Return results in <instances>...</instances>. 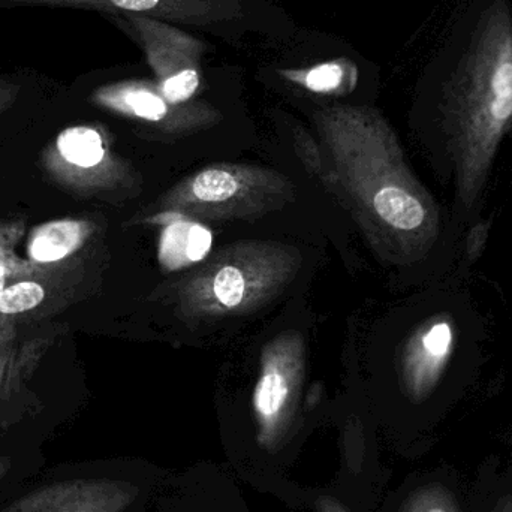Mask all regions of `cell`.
Segmentation results:
<instances>
[{"label":"cell","instance_id":"6da1fadb","mask_svg":"<svg viewBox=\"0 0 512 512\" xmlns=\"http://www.w3.org/2000/svg\"><path fill=\"white\" fill-rule=\"evenodd\" d=\"M512 123V23L505 5L487 14L445 105L457 209L472 212L483 195L499 144Z\"/></svg>","mask_w":512,"mask_h":512},{"label":"cell","instance_id":"7a4b0ae2","mask_svg":"<svg viewBox=\"0 0 512 512\" xmlns=\"http://www.w3.org/2000/svg\"><path fill=\"white\" fill-rule=\"evenodd\" d=\"M134 30L170 104L188 102L201 86V59L207 45L170 21L146 15H123Z\"/></svg>","mask_w":512,"mask_h":512},{"label":"cell","instance_id":"3957f363","mask_svg":"<svg viewBox=\"0 0 512 512\" xmlns=\"http://www.w3.org/2000/svg\"><path fill=\"white\" fill-rule=\"evenodd\" d=\"M456 348V328L450 318L432 319L412 339L405 358V387L415 402L435 393Z\"/></svg>","mask_w":512,"mask_h":512},{"label":"cell","instance_id":"277c9868","mask_svg":"<svg viewBox=\"0 0 512 512\" xmlns=\"http://www.w3.org/2000/svg\"><path fill=\"white\" fill-rule=\"evenodd\" d=\"M74 8L135 14L176 23H230L243 17L240 0H74Z\"/></svg>","mask_w":512,"mask_h":512},{"label":"cell","instance_id":"5b68a950","mask_svg":"<svg viewBox=\"0 0 512 512\" xmlns=\"http://www.w3.org/2000/svg\"><path fill=\"white\" fill-rule=\"evenodd\" d=\"M98 98L102 104L114 110L153 123L164 122L170 116V107L173 105L162 95L158 84L155 86L147 81H123L102 87Z\"/></svg>","mask_w":512,"mask_h":512},{"label":"cell","instance_id":"8992f818","mask_svg":"<svg viewBox=\"0 0 512 512\" xmlns=\"http://www.w3.org/2000/svg\"><path fill=\"white\" fill-rule=\"evenodd\" d=\"M212 242V233L206 227L180 219L165 227L159 242V261L168 270L188 267L209 254Z\"/></svg>","mask_w":512,"mask_h":512},{"label":"cell","instance_id":"52a82bcc","mask_svg":"<svg viewBox=\"0 0 512 512\" xmlns=\"http://www.w3.org/2000/svg\"><path fill=\"white\" fill-rule=\"evenodd\" d=\"M280 74L304 89L315 93H334L343 87L354 86L357 68L348 59H336L304 69H282Z\"/></svg>","mask_w":512,"mask_h":512},{"label":"cell","instance_id":"ba28073f","mask_svg":"<svg viewBox=\"0 0 512 512\" xmlns=\"http://www.w3.org/2000/svg\"><path fill=\"white\" fill-rule=\"evenodd\" d=\"M83 239L84 227L78 222H53L36 230L30 240L29 254L38 262L60 261L77 251Z\"/></svg>","mask_w":512,"mask_h":512},{"label":"cell","instance_id":"9c48e42d","mask_svg":"<svg viewBox=\"0 0 512 512\" xmlns=\"http://www.w3.org/2000/svg\"><path fill=\"white\" fill-rule=\"evenodd\" d=\"M454 481L433 480L412 490L399 512H468Z\"/></svg>","mask_w":512,"mask_h":512},{"label":"cell","instance_id":"30bf717a","mask_svg":"<svg viewBox=\"0 0 512 512\" xmlns=\"http://www.w3.org/2000/svg\"><path fill=\"white\" fill-rule=\"evenodd\" d=\"M60 155L81 168H92L104 159L105 150L101 135L95 129L69 128L57 138Z\"/></svg>","mask_w":512,"mask_h":512},{"label":"cell","instance_id":"8fae6325","mask_svg":"<svg viewBox=\"0 0 512 512\" xmlns=\"http://www.w3.org/2000/svg\"><path fill=\"white\" fill-rule=\"evenodd\" d=\"M239 182L233 174L224 170H209L197 176L192 183V192L198 200L206 203H221L236 195Z\"/></svg>","mask_w":512,"mask_h":512},{"label":"cell","instance_id":"7c38bea8","mask_svg":"<svg viewBox=\"0 0 512 512\" xmlns=\"http://www.w3.org/2000/svg\"><path fill=\"white\" fill-rule=\"evenodd\" d=\"M480 502L474 501L472 512H512V466L502 475L487 478Z\"/></svg>","mask_w":512,"mask_h":512},{"label":"cell","instance_id":"4fadbf2b","mask_svg":"<svg viewBox=\"0 0 512 512\" xmlns=\"http://www.w3.org/2000/svg\"><path fill=\"white\" fill-rule=\"evenodd\" d=\"M44 288L35 282H20L0 292V312L5 315L35 309L44 300Z\"/></svg>","mask_w":512,"mask_h":512},{"label":"cell","instance_id":"5bb4252c","mask_svg":"<svg viewBox=\"0 0 512 512\" xmlns=\"http://www.w3.org/2000/svg\"><path fill=\"white\" fill-rule=\"evenodd\" d=\"M246 276L237 267H224L216 274L213 294L225 307H236L245 300Z\"/></svg>","mask_w":512,"mask_h":512},{"label":"cell","instance_id":"9a60e30c","mask_svg":"<svg viewBox=\"0 0 512 512\" xmlns=\"http://www.w3.org/2000/svg\"><path fill=\"white\" fill-rule=\"evenodd\" d=\"M489 240V224L487 222H475L466 236L465 254L469 261H477L483 255Z\"/></svg>","mask_w":512,"mask_h":512},{"label":"cell","instance_id":"2e32d148","mask_svg":"<svg viewBox=\"0 0 512 512\" xmlns=\"http://www.w3.org/2000/svg\"><path fill=\"white\" fill-rule=\"evenodd\" d=\"M316 507H318V512H349L342 502L330 498V496H322V498H319L318 502H316Z\"/></svg>","mask_w":512,"mask_h":512},{"label":"cell","instance_id":"e0dca14e","mask_svg":"<svg viewBox=\"0 0 512 512\" xmlns=\"http://www.w3.org/2000/svg\"><path fill=\"white\" fill-rule=\"evenodd\" d=\"M11 3H33V5L68 6L74 8V0H3Z\"/></svg>","mask_w":512,"mask_h":512},{"label":"cell","instance_id":"ac0fdd59","mask_svg":"<svg viewBox=\"0 0 512 512\" xmlns=\"http://www.w3.org/2000/svg\"><path fill=\"white\" fill-rule=\"evenodd\" d=\"M0 282H5V268L0 265Z\"/></svg>","mask_w":512,"mask_h":512},{"label":"cell","instance_id":"d6986e66","mask_svg":"<svg viewBox=\"0 0 512 512\" xmlns=\"http://www.w3.org/2000/svg\"><path fill=\"white\" fill-rule=\"evenodd\" d=\"M3 283H5V282H0V292L3 291Z\"/></svg>","mask_w":512,"mask_h":512}]
</instances>
